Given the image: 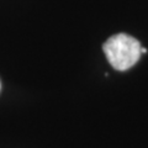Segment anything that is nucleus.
I'll return each instance as SVG.
<instances>
[{"instance_id":"1","label":"nucleus","mask_w":148,"mask_h":148,"mask_svg":"<svg viewBox=\"0 0 148 148\" xmlns=\"http://www.w3.org/2000/svg\"><path fill=\"white\" fill-rule=\"evenodd\" d=\"M141 43L135 37L126 34L111 36L104 43L103 49L109 63L116 71H127L140 61Z\"/></svg>"}]
</instances>
